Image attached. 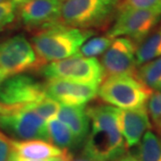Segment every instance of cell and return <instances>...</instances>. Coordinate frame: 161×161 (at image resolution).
<instances>
[{"mask_svg":"<svg viewBox=\"0 0 161 161\" xmlns=\"http://www.w3.org/2000/svg\"><path fill=\"white\" fill-rule=\"evenodd\" d=\"M91 131L83 146V158L95 161H115L125 155L127 145L121 133L117 108L110 105L87 108Z\"/></svg>","mask_w":161,"mask_h":161,"instance_id":"6da1fadb","label":"cell"},{"mask_svg":"<svg viewBox=\"0 0 161 161\" xmlns=\"http://www.w3.org/2000/svg\"><path fill=\"white\" fill-rule=\"evenodd\" d=\"M94 33L92 30L77 29L58 24L34 32L31 43L41 68L47 64L78 54L80 47Z\"/></svg>","mask_w":161,"mask_h":161,"instance_id":"7a4b0ae2","label":"cell"},{"mask_svg":"<svg viewBox=\"0 0 161 161\" xmlns=\"http://www.w3.org/2000/svg\"><path fill=\"white\" fill-rule=\"evenodd\" d=\"M119 0H65L62 3L59 23L82 30L108 27L116 14Z\"/></svg>","mask_w":161,"mask_h":161,"instance_id":"3957f363","label":"cell"},{"mask_svg":"<svg viewBox=\"0 0 161 161\" xmlns=\"http://www.w3.org/2000/svg\"><path fill=\"white\" fill-rule=\"evenodd\" d=\"M152 90L132 75H115L105 78L98 87L101 100L119 109L145 107Z\"/></svg>","mask_w":161,"mask_h":161,"instance_id":"277c9868","label":"cell"},{"mask_svg":"<svg viewBox=\"0 0 161 161\" xmlns=\"http://www.w3.org/2000/svg\"><path fill=\"white\" fill-rule=\"evenodd\" d=\"M46 97L45 83L24 74L12 75L0 84V114L33 108Z\"/></svg>","mask_w":161,"mask_h":161,"instance_id":"5b68a950","label":"cell"},{"mask_svg":"<svg viewBox=\"0 0 161 161\" xmlns=\"http://www.w3.org/2000/svg\"><path fill=\"white\" fill-rule=\"evenodd\" d=\"M40 71L47 80L60 79L98 86L104 80L103 68L98 59L79 54L47 64Z\"/></svg>","mask_w":161,"mask_h":161,"instance_id":"8992f818","label":"cell"},{"mask_svg":"<svg viewBox=\"0 0 161 161\" xmlns=\"http://www.w3.org/2000/svg\"><path fill=\"white\" fill-rule=\"evenodd\" d=\"M161 22V7L131 9L116 13L107 35L112 39L125 37L137 47Z\"/></svg>","mask_w":161,"mask_h":161,"instance_id":"52a82bcc","label":"cell"},{"mask_svg":"<svg viewBox=\"0 0 161 161\" xmlns=\"http://www.w3.org/2000/svg\"><path fill=\"white\" fill-rule=\"evenodd\" d=\"M40 68L32 45L23 35H14L0 41V69L8 76Z\"/></svg>","mask_w":161,"mask_h":161,"instance_id":"ba28073f","label":"cell"},{"mask_svg":"<svg viewBox=\"0 0 161 161\" xmlns=\"http://www.w3.org/2000/svg\"><path fill=\"white\" fill-rule=\"evenodd\" d=\"M0 132L15 140H41L49 142L47 122L32 108L0 114Z\"/></svg>","mask_w":161,"mask_h":161,"instance_id":"9c48e42d","label":"cell"},{"mask_svg":"<svg viewBox=\"0 0 161 161\" xmlns=\"http://www.w3.org/2000/svg\"><path fill=\"white\" fill-rule=\"evenodd\" d=\"M137 45L125 37L113 40L111 46L101 58L104 79L115 75L136 76L138 69L136 63Z\"/></svg>","mask_w":161,"mask_h":161,"instance_id":"30bf717a","label":"cell"},{"mask_svg":"<svg viewBox=\"0 0 161 161\" xmlns=\"http://www.w3.org/2000/svg\"><path fill=\"white\" fill-rule=\"evenodd\" d=\"M61 6L57 0H31L19 6L17 14L23 26L34 33L60 24Z\"/></svg>","mask_w":161,"mask_h":161,"instance_id":"8fae6325","label":"cell"},{"mask_svg":"<svg viewBox=\"0 0 161 161\" xmlns=\"http://www.w3.org/2000/svg\"><path fill=\"white\" fill-rule=\"evenodd\" d=\"M98 85L51 79L45 83L47 97L63 106H85L98 95Z\"/></svg>","mask_w":161,"mask_h":161,"instance_id":"7c38bea8","label":"cell"},{"mask_svg":"<svg viewBox=\"0 0 161 161\" xmlns=\"http://www.w3.org/2000/svg\"><path fill=\"white\" fill-rule=\"evenodd\" d=\"M117 119L127 148L137 146L145 132L151 128L150 115L146 106L136 109L117 108Z\"/></svg>","mask_w":161,"mask_h":161,"instance_id":"4fadbf2b","label":"cell"},{"mask_svg":"<svg viewBox=\"0 0 161 161\" xmlns=\"http://www.w3.org/2000/svg\"><path fill=\"white\" fill-rule=\"evenodd\" d=\"M2 138L9 145L11 151L15 152L19 156L30 159H46L55 157H59L69 150H63L56 145L41 140H15L12 139L3 132H0Z\"/></svg>","mask_w":161,"mask_h":161,"instance_id":"5bb4252c","label":"cell"},{"mask_svg":"<svg viewBox=\"0 0 161 161\" xmlns=\"http://www.w3.org/2000/svg\"><path fill=\"white\" fill-rule=\"evenodd\" d=\"M58 119L69 128L79 143L85 141L91 129V121L85 106L61 105Z\"/></svg>","mask_w":161,"mask_h":161,"instance_id":"9a60e30c","label":"cell"},{"mask_svg":"<svg viewBox=\"0 0 161 161\" xmlns=\"http://www.w3.org/2000/svg\"><path fill=\"white\" fill-rule=\"evenodd\" d=\"M161 57V22L137 47V66Z\"/></svg>","mask_w":161,"mask_h":161,"instance_id":"2e32d148","label":"cell"},{"mask_svg":"<svg viewBox=\"0 0 161 161\" xmlns=\"http://www.w3.org/2000/svg\"><path fill=\"white\" fill-rule=\"evenodd\" d=\"M47 131L49 142L60 149L69 150L80 144L69 128L58 118L47 122Z\"/></svg>","mask_w":161,"mask_h":161,"instance_id":"e0dca14e","label":"cell"},{"mask_svg":"<svg viewBox=\"0 0 161 161\" xmlns=\"http://www.w3.org/2000/svg\"><path fill=\"white\" fill-rule=\"evenodd\" d=\"M137 146L134 157L139 161H161V139L152 131L145 132Z\"/></svg>","mask_w":161,"mask_h":161,"instance_id":"ac0fdd59","label":"cell"},{"mask_svg":"<svg viewBox=\"0 0 161 161\" xmlns=\"http://www.w3.org/2000/svg\"><path fill=\"white\" fill-rule=\"evenodd\" d=\"M136 77L146 86L154 90L161 81V57L139 66Z\"/></svg>","mask_w":161,"mask_h":161,"instance_id":"d6986e66","label":"cell"},{"mask_svg":"<svg viewBox=\"0 0 161 161\" xmlns=\"http://www.w3.org/2000/svg\"><path fill=\"white\" fill-rule=\"evenodd\" d=\"M113 40L114 39L110 38L108 35L92 37L80 47L78 54L82 57L91 58L102 56L111 46Z\"/></svg>","mask_w":161,"mask_h":161,"instance_id":"ffe728a7","label":"cell"},{"mask_svg":"<svg viewBox=\"0 0 161 161\" xmlns=\"http://www.w3.org/2000/svg\"><path fill=\"white\" fill-rule=\"evenodd\" d=\"M61 105L58 101L46 97L33 107V111L45 122L58 118Z\"/></svg>","mask_w":161,"mask_h":161,"instance_id":"44dd1931","label":"cell"},{"mask_svg":"<svg viewBox=\"0 0 161 161\" xmlns=\"http://www.w3.org/2000/svg\"><path fill=\"white\" fill-rule=\"evenodd\" d=\"M17 16V6L7 0L0 3V33L9 28Z\"/></svg>","mask_w":161,"mask_h":161,"instance_id":"7402d4cb","label":"cell"},{"mask_svg":"<svg viewBox=\"0 0 161 161\" xmlns=\"http://www.w3.org/2000/svg\"><path fill=\"white\" fill-rule=\"evenodd\" d=\"M161 7V0H122L118 3L116 13L131 9H148Z\"/></svg>","mask_w":161,"mask_h":161,"instance_id":"603a6c76","label":"cell"},{"mask_svg":"<svg viewBox=\"0 0 161 161\" xmlns=\"http://www.w3.org/2000/svg\"><path fill=\"white\" fill-rule=\"evenodd\" d=\"M146 107L155 126L159 125L161 124V92L156 91L154 93H152Z\"/></svg>","mask_w":161,"mask_h":161,"instance_id":"cb8c5ba5","label":"cell"},{"mask_svg":"<svg viewBox=\"0 0 161 161\" xmlns=\"http://www.w3.org/2000/svg\"><path fill=\"white\" fill-rule=\"evenodd\" d=\"M73 160V156L70 153L69 151L65 154L59 157H55V158H46V159H30V158H25L21 156L16 154L15 152L11 151L8 156L7 161H71Z\"/></svg>","mask_w":161,"mask_h":161,"instance_id":"d4e9b609","label":"cell"},{"mask_svg":"<svg viewBox=\"0 0 161 161\" xmlns=\"http://www.w3.org/2000/svg\"><path fill=\"white\" fill-rule=\"evenodd\" d=\"M9 153H10L9 145L6 143V141L0 135V161H7Z\"/></svg>","mask_w":161,"mask_h":161,"instance_id":"484cf974","label":"cell"},{"mask_svg":"<svg viewBox=\"0 0 161 161\" xmlns=\"http://www.w3.org/2000/svg\"><path fill=\"white\" fill-rule=\"evenodd\" d=\"M115 161H139L134 156L131 155V154H125L123 157H121L120 158H118Z\"/></svg>","mask_w":161,"mask_h":161,"instance_id":"4316f807","label":"cell"},{"mask_svg":"<svg viewBox=\"0 0 161 161\" xmlns=\"http://www.w3.org/2000/svg\"><path fill=\"white\" fill-rule=\"evenodd\" d=\"M9 76H8V75L6 74V72H4L3 70L0 69V84L4 81V80H6V78H8Z\"/></svg>","mask_w":161,"mask_h":161,"instance_id":"83f0119b","label":"cell"},{"mask_svg":"<svg viewBox=\"0 0 161 161\" xmlns=\"http://www.w3.org/2000/svg\"><path fill=\"white\" fill-rule=\"evenodd\" d=\"M11 1L16 6H20L23 4H25V3H27V2H29L31 0H11Z\"/></svg>","mask_w":161,"mask_h":161,"instance_id":"f1b7e54d","label":"cell"},{"mask_svg":"<svg viewBox=\"0 0 161 161\" xmlns=\"http://www.w3.org/2000/svg\"><path fill=\"white\" fill-rule=\"evenodd\" d=\"M155 91H157V92H161V81L156 86V88L154 89Z\"/></svg>","mask_w":161,"mask_h":161,"instance_id":"f546056e","label":"cell"},{"mask_svg":"<svg viewBox=\"0 0 161 161\" xmlns=\"http://www.w3.org/2000/svg\"><path fill=\"white\" fill-rule=\"evenodd\" d=\"M71 161H95V160H92V159H89V158H81V159H76V160H71Z\"/></svg>","mask_w":161,"mask_h":161,"instance_id":"4dcf8cb0","label":"cell"},{"mask_svg":"<svg viewBox=\"0 0 161 161\" xmlns=\"http://www.w3.org/2000/svg\"><path fill=\"white\" fill-rule=\"evenodd\" d=\"M156 129H157V130L158 131V132L161 134V124L159 125H158V126L156 127Z\"/></svg>","mask_w":161,"mask_h":161,"instance_id":"1f68e13d","label":"cell"},{"mask_svg":"<svg viewBox=\"0 0 161 161\" xmlns=\"http://www.w3.org/2000/svg\"><path fill=\"white\" fill-rule=\"evenodd\" d=\"M57 1H59V2H61V3H63V2H64L65 0H57Z\"/></svg>","mask_w":161,"mask_h":161,"instance_id":"d6a6232c","label":"cell"},{"mask_svg":"<svg viewBox=\"0 0 161 161\" xmlns=\"http://www.w3.org/2000/svg\"><path fill=\"white\" fill-rule=\"evenodd\" d=\"M5 1H7V0H0V3H2V2H5Z\"/></svg>","mask_w":161,"mask_h":161,"instance_id":"836d02e7","label":"cell"},{"mask_svg":"<svg viewBox=\"0 0 161 161\" xmlns=\"http://www.w3.org/2000/svg\"><path fill=\"white\" fill-rule=\"evenodd\" d=\"M120 1H122V0H119V2H120Z\"/></svg>","mask_w":161,"mask_h":161,"instance_id":"e575fe53","label":"cell"}]
</instances>
